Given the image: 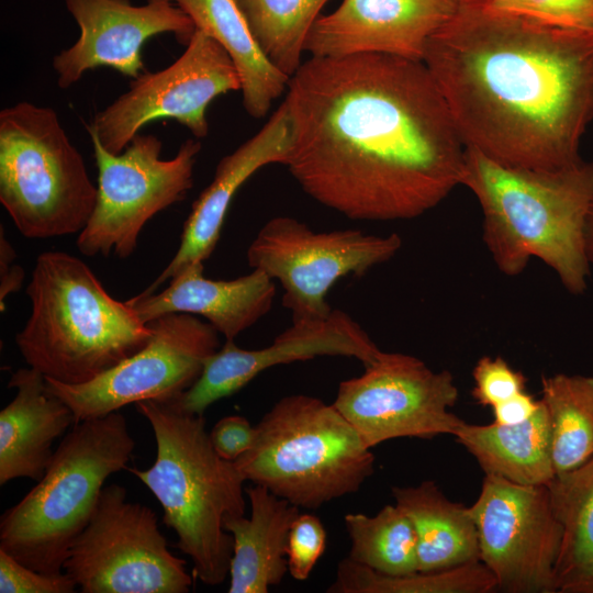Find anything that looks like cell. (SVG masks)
<instances>
[{"mask_svg":"<svg viewBox=\"0 0 593 593\" xmlns=\"http://www.w3.org/2000/svg\"><path fill=\"white\" fill-rule=\"evenodd\" d=\"M282 103L292 128L283 165L304 193L347 219H415L461 186L467 147L423 61L312 56Z\"/></svg>","mask_w":593,"mask_h":593,"instance_id":"cell-1","label":"cell"},{"mask_svg":"<svg viewBox=\"0 0 593 593\" xmlns=\"http://www.w3.org/2000/svg\"><path fill=\"white\" fill-rule=\"evenodd\" d=\"M423 63L467 148L511 167L582 160L593 120V35L460 1Z\"/></svg>","mask_w":593,"mask_h":593,"instance_id":"cell-2","label":"cell"},{"mask_svg":"<svg viewBox=\"0 0 593 593\" xmlns=\"http://www.w3.org/2000/svg\"><path fill=\"white\" fill-rule=\"evenodd\" d=\"M461 186L477 198L483 242L497 269L517 276L532 258L574 294L588 288L585 225L593 204V163L557 170L499 164L466 148Z\"/></svg>","mask_w":593,"mask_h":593,"instance_id":"cell-3","label":"cell"},{"mask_svg":"<svg viewBox=\"0 0 593 593\" xmlns=\"http://www.w3.org/2000/svg\"><path fill=\"white\" fill-rule=\"evenodd\" d=\"M135 409L152 426L156 459L148 469L127 470L158 500L178 549L193 563V577L219 585L230 573L233 555L224 521L245 515L246 480L234 461L214 450L203 415L188 413L172 400H145Z\"/></svg>","mask_w":593,"mask_h":593,"instance_id":"cell-4","label":"cell"},{"mask_svg":"<svg viewBox=\"0 0 593 593\" xmlns=\"http://www.w3.org/2000/svg\"><path fill=\"white\" fill-rule=\"evenodd\" d=\"M31 314L15 343L29 367L66 384L88 382L141 350L153 331L64 251L41 254L26 287Z\"/></svg>","mask_w":593,"mask_h":593,"instance_id":"cell-5","label":"cell"},{"mask_svg":"<svg viewBox=\"0 0 593 593\" xmlns=\"http://www.w3.org/2000/svg\"><path fill=\"white\" fill-rule=\"evenodd\" d=\"M135 448L119 411L76 422L37 484L0 519V549L38 572H64L107 479L127 469Z\"/></svg>","mask_w":593,"mask_h":593,"instance_id":"cell-6","label":"cell"},{"mask_svg":"<svg viewBox=\"0 0 593 593\" xmlns=\"http://www.w3.org/2000/svg\"><path fill=\"white\" fill-rule=\"evenodd\" d=\"M255 427V441L236 467L246 481L300 508L356 493L374 472L371 448L333 403L318 398L286 395Z\"/></svg>","mask_w":593,"mask_h":593,"instance_id":"cell-7","label":"cell"},{"mask_svg":"<svg viewBox=\"0 0 593 593\" xmlns=\"http://www.w3.org/2000/svg\"><path fill=\"white\" fill-rule=\"evenodd\" d=\"M98 189L52 108L21 101L0 112V202L27 238L80 233Z\"/></svg>","mask_w":593,"mask_h":593,"instance_id":"cell-8","label":"cell"},{"mask_svg":"<svg viewBox=\"0 0 593 593\" xmlns=\"http://www.w3.org/2000/svg\"><path fill=\"white\" fill-rule=\"evenodd\" d=\"M98 168L93 212L79 233L77 247L88 257H130L145 224L158 212L184 199L193 187V168L201 150L188 138L170 159H161V141L137 133L120 154L107 150L88 132Z\"/></svg>","mask_w":593,"mask_h":593,"instance_id":"cell-9","label":"cell"},{"mask_svg":"<svg viewBox=\"0 0 593 593\" xmlns=\"http://www.w3.org/2000/svg\"><path fill=\"white\" fill-rule=\"evenodd\" d=\"M83 593H187L192 575L169 549L156 513L103 486L96 510L64 562Z\"/></svg>","mask_w":593,"mask_h":593,"instance_id":"cell-10","label":"cell"},{"mask_svg":"<svg viewBox=\"0 0 593 593\" xmlns=\"http://www.w3.org/2000/svg\"><path fill=\"white\" fill-rule=\"evenodd\" d=\"M401 247L396 233L315 232L294 217L275 216L249 244L247 261L280 282L282 304L292 320L321 318L333 310L326 296L338 280L362 277L393 258Z\"/></svg>","mask_w":593,"mask_h":593,"instance_id":"cell-11","label":"cell"},{"mask_svg":"<svg viewBox=\"0 0 593 593\" xmlns=\"http://www.w3.org/2000/svg\"><path fill=\"white\" fill-rule=\"evenodd\" d=\"M153 334L137 353L97 378L66 384L46 378L47 390L72 411L75 423L105 416L145 400L170 401L190 389L220 348L217 331L187 313L148 323Z\"/></svg>","mask_w":593,"mask_h":593,"instance_id":"cell-12","label":"cell"},{"mask_svg":"<svg viewBox=\"0 0 593 593\" xmlns=\"http://www.w3.org/2000/svg\"><path fill=\"white\" fill-rule=\"evenodd\" d=\"M184 52L168 67L144 71L130 89L94 114L87 131L113 154L122 153L149 122L175 120L197 138L209 134L206 109L219 96L240 90L237 68L226 49L195 30Z\"/></svg>","mask_w":593,"mask_h":593,"instance_id":"cell-13","label":"cell"},{"mask_svg":"<svg viewBox=\"0 0 593 593\" xmlns=\"http://www.w3.org/2000/svg\"><path fill=\"white\" fill-rule=\"evenodd\" d=\"M365 371L339 383L334 406L369 448L391 439L454 435L459 392L448 370L402 353L380 351Z\"/></svg>","mask_w":593,"mask_h":593,"instance_id":"cell-14","label":"cell"},{"mask_svg":"<svg viewBox=\"0 0 593 593\" xmlns=\"http://www.w3.org/2000/svg\"><path fill=\"white\" fill-rule=\"evenodd\" d=\"M470 512L480 561L494 575L497 591L556 593L562 527L547 484L524 485L485 474Z\"/></svg>","mask_w":593,"mask_h":593,"instance_id":"cell-15","label":"cell"},{"mask_svg":"<svg viewBox=\"0 0 593 593\" xmlns=\"http://www.w3.org/2000/svg\"><path fill=\"white\" fill-rule=\"evenodd\" d=\"M380 351L359 323L333 309L325 317L292 320L265 348L247 350L226 340L205 360L195 383L172 401L188 413L203 415L211 404L236 393L271 367L318 356L351 357L366 366Z\"/></svg>","mask_w":593,"mask_h":593,"instance_id":"cell-16","label":"cell"},{"mask_svg":"<svg viewBox=\"0 0 593 593\" xmlns=\"http://www.w3.org/2000/svg\"><path fill=\"white\" fill-rule=\"evenodd\" d=\"M65 4L80 35L53 58L61 89L98 67L135 79L146 71L141 52L152 36L172 33L180 44L188 45L195 31L191 19L170 0H147L142 5L130 0H65Z\"/></svg>","mask_w":593,"mask_h":593,"instance_id":"cell-17","label":"cell"},{"mask_svg":"<svg viewBox=\"0 0 593 593\" xmlns=\"http://www.w3.org/2000/svg\"><path fill=\"white\" fill-rule=\"evenodd\" d=\"M459 0H343L313 24L304 52L313 57L388 54L423 61L429 38Z\"/></svg>","mask_w":593,"mask_h":593,"instance_id":"cell-18","label":"cell"},{"mask_svg":"<svg viewBox=\"0 0 593 593\" xmlns=\"http://www.w3.org/2000/svg\"><path fill=\"white\" fill-rule=\"evenodd\" d=\"M291 145V121L286 105L281 103L258 133L219 161L212 181L192 204L174 258L142 293H154L188 265L209 259L217 245L235 193L262 167L283 165Z\"/></svg>","mask_w":593,"mask_h":593,"instance_id":"cell-19","label":"cell"},{"mask_svg":"<svg viewBox=\"0 0 593 593\" xmlns=\"http://www.w3.org/2000/svg\"><path fill=\"white\" fill-rule=\"evenodd\" d=\"M203 262H192L161 292L139 293L125 302L145 324L172 313L201 315L226 340H234L271 310L276 284L264 271L212 280L203 276Z\"/></svg>","mask_w":593,"mask_h":593,"instance_id":"cell-20","label":"cell"},{"mask_svg":"<svg viewBox=\"0 0 593 593\" xmlns=\"http://www.w3.org/2000/svg\"><path fill=\"white\" fill-rule=\"evenodd\" d=\"M8 387L16 394L0 412V484L18 478L38 481L53 458L54 441L75 416L47 390L45 376L32 367L12 373Z\"/></svg>","mask_w":593,"mask_h":593,"instance_id":"cell-21","label":"cell"},{"mask_svg":"<svg viewBox=\"0 0 593 593\" xmlns=\"http://www.w3.org/2000/svg\"><path fill=\"white\" fill-rule=\"evenodd\" d=\"M250 516L228 517L224 529L233 537L228 593H267L288 572L287 548L300 507L262 485L245 489Z\"/></svg>","mask_w":593,"mask_h":593,"instance_id":"cell-22","label":"cell"},{"mask_svg":"<svg viewBox=\"0 0 593 593\" xmlns=\"http://www.w3.org/2000/svg\"><path fill=\"white\" fill-rule=\"evenodd\" d=\"M392 495L415 530L418 571H441L480 561L470 506L449 500L433 481L393 486Z\"/></svg>","mask_w":593,"mask_h":593,"instance_id":"cell-23","label":"cell"},{"mask_svg":"<svg viewBox=\"0 0 593 593\" xmlns=\"http://www.w3.org/2000/svg\"><path fill=\"white\" fill-rule=\"evenodd\" d=\"M478 461L485 474L524 485L548 484L556 475L551 428L546 405L516 425L463 423L452 435Z\"/></svg>","mask_w":593,"mask_h":593,"instance_id":"cell-24","label":"cell"},{"mask_svg":"<svg viewBox=\"0 0 593 593\" xmlns=\"http://www.w3.org/2000/svg\"><path fill=\"white\" fill-rule=\"evenodd\" d=\"M193 22L195 30L219 42L230 54L239 78L243 105L254 119L267 115L287 90L289 78L262 54L234 0H170Z\"/></svg>","mask_w":593,"mask_h":593,"instance_id":"cell-25","label":"cell"},{"mask_svg":"<svg viewBox=\"0 0 593 593\" xmlns=\"http://www.w3.org/2000/svg\"><path fill=\"white\" fill-rule=\"evenodd\" d=\"M562 527L556 593H593V457L547 484Z\"/></svg>","mask_w":593,"mask_h":593,"instance_id":"cell-26","label":"cell"},{"mask_svg":"<svg viewBox=\"0 0 593 593\" xmlns=\"http://www.w3.org/2000/svg\"><path fill=\"white\" fill-rule=\"evenodd\" d=\"M551 428L556 474L593 457V376L557 373L541 378Z\"/></svg>","mask_w":593,"mask_h":593,"instance_id":"cell-27","label":"cell"},{"mask_svg":"<svg viewBox=\"0 0 593 593\" xmlns=\"http://www.w3.org/2000/svg\"><path fill=\"white\" fill-rule=\"evenodd\" d=\"M266 58L291 77L306 37L328 0H234Z\"/></svg>","mask_w":593,"mask_h":593,"instance_id":"cell-28","label":"cell"},{"mask_svg":"<svg viewBox=\"0 0 593 593\" xmlns=\"http://www.w3.org/2000/svg\"><path fill=\"white\" fill-rule=\"evenodd\" d=\"M497 591L492 572L481 562H470L433 572L388 575L350 560L337 564L328 593H491Z\"/></svg>","mask_w":593,"mask_h":593,"instance_id":"cell-29","label":"cell"},{"mask_svg":"<svg viewBox=\"0 0 593 593\" xmlns=\"http://www.w3.org/2000/svg\"><path fill=\"white\" fill-rule=\"evenodd\" d=\"M348 558L379 573L407 575L418 571L416 535L407 516L394 504L376 515L346 514Z\"/></svg>","mask_w":593,"mask_h":593,"instance_id":"cell-30","label":"cell"},{"mask_svg":"<svg viewBox=\"0 0 593 593\" xmlns=\"http://www.w3.org/2000/svg\"><path fill=\"white\" fill-rule=\"evenodd\" d=\"M538 22L593 35V0H470Z\"/></svg>","mask_w":593,"mask_h":593,"instance_id":"cell-31","label":"cell"},{"mask_svg":"<svg viewBox=\"0 0 593 593\" xmlns=\"http://www.w3.org/2000/svg\"><path fill=\"white\" fill-rule=\"evenodd\" d=\"M326 547V530L321 519L310 513L293 522L287 548L288 572L298 581L306 580Z\"/></svg>","mask_w":593,"mask_h":593,"instance_id":"cell-32","label":"cell"},{"mask_svg":"<svg viewBox=\"0 0 593 593\" xmlns=\"http://www.w3.org/2000/svg\"><path fill=\"white\" fill-rule=\"evenodd\" d=\"M474 387L472 396L483 405L491 406L526 391V377L514 370L502 357H481L472 371Z\"/></svg>","mask_w":593,"mask_h":593,"instance_id":"cell-33","label":"cell"},{"mask_svg":"<svg viewBox=\"0 0 593 593\" xmlns=\"http://www.w3.org/2000/svg\"><path fill=\"white\" fill-rule=\"evenodd\" d=\"M76 589V583L66 572H38L0 549L1 593H72Z\"/></svg>","mask_w":593,"mask_h":593,"instance_id":"cell-34","label":"cell"},{"mask_svg":"<svg viewBox=\"0 0 593 593\" xmlns=\"http://www.w3.org/2000/svg\"><path fill=\"white\" fill-rule=\"evenodd\" d=\"M209 434L217 455L234 461L251 448L256 427L244 416L230 415L221 418Z\"/></svg>","mask_w":593,"mask_h":593,"instance_id":"cell-35","label":"cell"},{"mask_svg":"<svg viewBox=\"0 0 593 593\" xmlns=\"http://www.w3.org/2000/svg\"><path fill=\"white\" fill-rule=\"evenodd\" d=\"M541 400L523 391L492 407L493 423L499 425H516L532 418L540 409Z\"/></svg>","mask_w":593,"mask_h":593,"instance_id":"cell-36","label":"cell"},{"mask_svg":"<svg viewBox=\"0 0 593 593\" xmlns=\"http://www.w3.org/2000/svg\"><path fill=\"white\" fill-rule=\"evenodd\" d=\"M0 230V307L4 311L5 299L22 286L24 270L15 264V251L4 236L2 226Z\"/></svg>","mask_w":593,"mask_h":593,"instance_id":"cell-37","label":"cell"},{"mask_svg":"<svg viewBox=\"0 0 593 593\" xmlns=\"http://www.w3.org/2000/svg\"><path fill=\"white\" fill-rule=\"evenodd\" d=\"M585 250L588 259L593 266V204L590 209L585 225Z\"/></svg>","mask_w":593,"mask_h":593,"instance_id":"cell-38","label":"cell"},{"mask_svg":"<svg viewBox=\"0 0 593 593\" xmlns=\"http://www.w3.org/2000/svg\"><path fill=\"white\" fill-rule=\"evenodd\" d=\"M460 1H470V0H460Z\"/></svg>","mask_w":593,"mask_h":593,"instance_id":"cell-39","label":"cell"}]
</instances>
